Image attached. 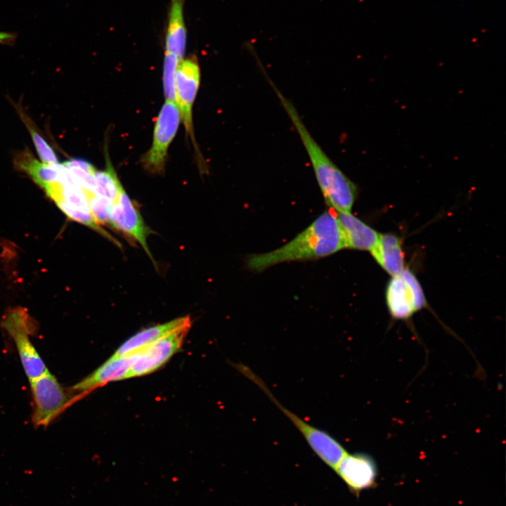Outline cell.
<instances>
[{"mask_svg":"<svg viewBox=\"0 0 506 506\" xmlns=\"http://www.w3.org/2000/svg\"><path fill=\"white\" fill-rule=\"evenodd\" d=\"M263 74L299 134L325 203L338 213L350 212L357 195L356 186L315 140L294 104L280 91L268 72Z\"/></svg>","mask_w":506,"mask_h":506,"instance_id":"6da1fadb","label":"cell"},{"mask_svg":"<svg viewBox=\"0 0 506 506\" xmlns=\"http://www.w3.org/2000/svg\"><path fill=\"white\" fill-rule=\"evenodd\" d=\"M344 248L337 215L325 212L283 246L248 256L247 266L250 270L261 271L279 263L325 257Z\"/></svg>","mask_w":506,"mask_h":506,"instance_id":"7a4b0ae2","label":"cell"},{"mask_svg":"<svg viewBox=\"0 0 506 506\" xmlns=\"http://www.w3.org/2000/svg\"><path fill=\"white\" fill-rule=\"evenodd\" d=\"M235 368L254 382L270 398L301 434L314 453L327 466L334 470L347 453L344 447L330 434L305 422L282 405L264 381L249 368L242 363L235 364Z\"/></svg>","mask_w":506,"mask_h":506,"instance_id":"3957f363","label":"cell"},{"mask_svg":"<svg viewBox=\"0 0 506 506\" xmlns=\"http://www.w3.org/2000/svg\"><path fill=\"white\" fill-rule=\"evenodd\" d=\"M33 399L32 422L48 427L74 401V395L63 388L49 372L29 381Z\"/></svg>","mask_w":506,"mask_h":506,"instance_id":"277c9868","label":"cell"},{"mask_svg":"<svg viewBox=\"0 0 506 506\" xmlns=\"http://www.w3.org/2000/svg\"><path fill=\"white\" fill-rule=\"evenodd\" d=\"M1 325L14 342L29 381L48 371L30 340L33 325L25 310L12 309L4 316Z\"/></svg>","mask_w":506,"mask_h":506,"instance_id":"5b68a950","label":"cell"},{"mask_svg":"<svg viewBox=\"0 0 506 506\" xmlns=\"http://www.w3.org/2000/svg\"><path fill=\"white\" fill-rule=\"evenodd\" d=\"M181 114L175 103L166 101L156 119L150 149L143 158L145 168L152 173L163 171L168 148L179 126Z\"/></svg>","mask_w":506,"mask_h":506,"instance_id":"8992f818","label":"cell"},{"mask_svg":"<svg viewBox=\"0 0 506 506\" xmlns=\"http://www.w3.org/2000/svg\"><path fill=\"white\" fill-rule=\"evenodd\" d=\"M191 322L164 337L134 352V359L128 378L150 374L164 365L181 347Z\"/></svg>","mask_w":506,"mask_h":506,"instance_id":"52a82bcc","label":"cell"},{"mask_svg":"<svg viewBox=\"0 0 506 506\" xmlns=\"http://www.w3.org/2000/svg\"><path fill=\"white\" fill-rule=\"evenodd\" d=\"M334 471L356 496L376 483L377 465L373 458L365 453H346Z\"/></svg>","mask_w":506,"mask_h":506,"instance_id":"ba28073f","label":"cell"},{"mask_svg":"<svg viewBox=\"0 0 506 506\" xmlns=\"http://www.w3.org/2000/svg\"><path fill=\"white\" fill-rule=\"evenodd\" d=\"M112 224V228L122 231L141 245L148 257L154 261L147 244V238L150 231L145 224L138 209L134 206L124 188L118 199L113 202Z\"/></svg>","mask_w":506,"mask_h":506,"instance_id":"9c48e42d","label":"cell"},{"mask_svg":"<svg viewBox=\"0 0 506 506\" xmlns=\"http://www.w3.org/2000/svg\"><path fill=\"white\" fill-rule=\"evenodd\" d=\"M200 80L197 63L190 59L181 60L175 75L176 105L187 132L192 133V108Z\"/></svg>","mask_w":506,"mask_h":506,"instance_id":"30bf717a","label":"cell"},{"mask_svg":"<svg viewBox=\"0 0 506 506\" xmlns=\"http://www.w3.org/2000/svg\"><path fill=\"white\" fill-rule=\"evenodd\" d=\"M134 359V353L116 358L110 356L90 375L70 389L73 394H77L74 401L108 382L127 379Z\"/></svg>","mask_w":506,"mask_h":506,"instance_id":"8fae6325","label":"cell"},{"mask_svg":"<svg viewBox=\"0 0 506 506\" xmlns=\"http://www.w3.org/2000/svg\"><path fill=\"white\" fill-rule=\"evenodd\" d=\"M190 322L189 316H183L145 328L124 341L111 357H119L138 351Z\"/></svg>","mask_w":506,"mask_h":506,"instance_id":"7c38bea8","label":"cell"},{"mask_svg":"<svg viewBox=\"0 0 506 506\" xmlns=\"http://www.w3.org/2000/svg\"><path fill=\"white\" fill-rule=\"evenodd\" d=\"M337 218L342 231L344 247L371 252L379 234L351 212L338 213Z\"/></svg>","mask_w":506,"mask_h":506,"instance_id":"4fadbf2b","label":"cell"},{"mask_svg":"<svg viewBox=\"0 0 506 506\" xmlns=\"http://www.w3.org/2000/svg\"><path fill=\"white\" fill-rule=\"evenodd\" d=\"M187 32L183 15V0H171L165 36V53L183 60Z\"/></svg>","mask_w":506,"mask_h":506,"instance_id":"5bb4252c","label":"cell"},{"mask_svg":"<svg viewBox=\"0 0 506 506\" xmlns=\"http://www.w3.org/2000/svg\"><path fill=\"white\" fill-rule=\"evenodd\" d=\"M370 252L382 268L393 277L400 275L405 269L401 241L394 235H379L376 245Z\"/></svg>","mask_w":506,"mask_h":506,"instance_id":"9a60e30c","label":"cell"},{"mask_svg":"<svg viewBox=\"0 0 506 506\" xmlns=\"http://www.w3.org/2000/svg\"><path fill=\"white\" fill-rule=\"evenodd\" d=\"M386 299L391 316L398 320H408L415 312L408 287L402 278L394 276L388 283Z\"/></svg>","mask_w":506,"mask_h":506,"instance_id":"2e32d148","label":"cell"},{"mask_svg":"<svg viewBox=\"0 0 506 506\" xmlns=\"http://www.w3.org/2000/svg\"><path fill=\"white\" fill-rule=\"evenodd\" d=\"M15 164L19 169L27 172L44 190L52 183L59 182L57 164L49 165L41 163L27 153H22L18 157Z\"/></svg>","mask_w":506,"mask_h":506,"instance_id":"e0dca14e","label":"cell"},{"mask_svg":"<svg viewBox=\"0 0 506 506\" xmlns=\"http://www.w3.org/2000/svg\"><path fill=\"white\" fill-rule=\"evenodd\" d=\"M96 193L115 202L119 197L123 187L110 162L104 171H96L94 174Z\"/></svg>","mask_w":506,"mask_h":506,"instance_id":"ac0fdd59","label":"cell"},{"mask_svg":"<svg viewBox=\"0 0 506 506\" xmlns=\"http://www.w3.org/2000/svg\"><path fill=\"white\" fill-rule=\"evenodd\" d=\"M90 214L99 225H108L112 228V211L113 202L92 192H84Z\"/></svg>","mask_w":506,"mask_h":506,"instance_id":"d6986e66","label":"cell"},{"mask_svg":"<svg viewBox=\"0 0 506 506\" xmlns=\"http://www.w3.org/2000/svg\"><path fill=\"white\" fill-rule=\"evenodd\" d=\"M55 202L58 208L62 210L70 219L83 225L87 226L92 230L101 234L115 245L120 246L119 242H117V240L109 233L102 228L101 226L94 220L90 213L73 208L62 201H56Z\"/></svg>","mask_w":506,"mask_h":506,"instance_id":"ffe728a7","label":"cell"},{"mask_svg":"<svg viewBox=\"0 0 506 506\" xmlns=\"http://www.w3.org/2000/svg\"><path fill=\"white\" fill-rule=\"evenodd\" d=\"M181 60L171 53H165L163 69V86L166 101L175 103V75L179 63Z\"/></svg>","mask_w":506,"mask_h":506,"instance_id":"44dd1931","label":"cell"},{"mask_svg":"<svg viewBox=\"0 0 506 506\" xmlns=\"http://www.w3.org/2000/svg\"><path fill=\"white\" fill-rule=\"evenodd\" d=\"M53 200L55 202L62 201L73 208L90 213L84 192L78 186L62 185L58 195Z\"/></svg>","mask_w":506,"mask_h":506,"instance_id":"7402d4cb","label":"cell"},{"mask_svg":"<svg viewBox=\"0 0 506 506\" xmlns=\"http://www.w3.org/2000/svg\"><path fill=\"white\" fill-rule=\"evenodd\" d=\"M26 119L25 124L30 131L37 152L41 161L44 164L49 165L58 164V157L54 150L39 132L30 124L27 119Z\"/></svg>","mask_w":506,"mask_h":506,"instance_id":"603a6c76","label":"cell"},{"mask_svg":"<svg viewBox=\"0 0 506 506\" xmlns=\"http://www.w3.org/2000/svg\"><path fill=\"white\" fill-rule=\"evenodd\" d=\"M400 276L407 285L410 291L415 311H419L427 306L425 297L422 287L415 275L408 269H404Z\"/></svg>","mask_w":506,"mask_h":506,"instance_id":"cb8c5ba5","label":"cell"},{"mask_svg":"<svg viewBox=\"0 0 506 506\" xmlns=\"http://www.w3.org/2000/svg\"><path fill=\"white\" fill-rule=\"evenodd\" d=\"M62 164L67 168L77 167L81 169L85 170L93 175L96 171L95 167L91 163L86 161L85 160L79 158H74L66 160L63 162Z\"/></svg>","mask_w":506,"mask_h":506,"instance_id":"d4e9b609","label":"cell"},{"mask_svg":"<svg viewBox=\"0 0 506 506\" xmlns=\"http://www.w3.org/2000/svg\"><path fill=\"white\" fill-rule=\"evenodd\" d=\"M16 37L15 33L0 31V44H1L11 45L15 42Z\"/></svg>","mask_w":506,"mask_h":506,"instance_id":"484cf974","label":"cell"}]
</instances>
